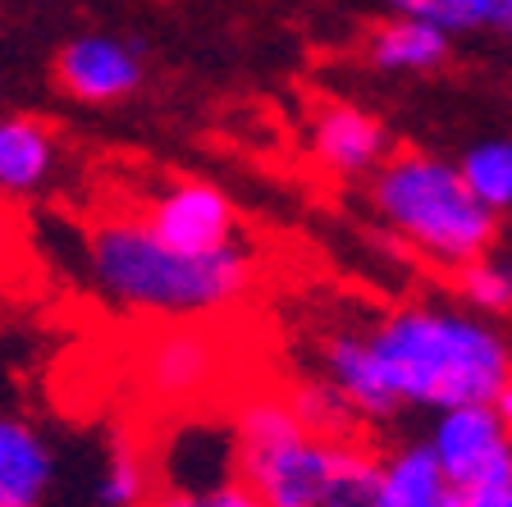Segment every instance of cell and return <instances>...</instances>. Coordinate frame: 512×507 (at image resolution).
Here are the masks:
<instances>
[{"instance_id": "12", "label": "cell", "mask_w": 512, "mask_h": 507, "mask_svg": "<svg viewBox=\"0 0 512 507\" xmlns=\"http://www.w3.org/2000/svg\"><path fill=\"white\" fill-rule=\"evenodd\" d=\"M448 37L453 32L444 23L426 19V14H398V19H389L384 28L371 32L366 55L384 74H430V69H439L448 60V46H453Z\"/></svg>"}, {"instance_id": "19", "label": "cell", "mask_w": 512, "mask_h": 507, "mask_svg": "<svg viewBox=\"0 0 512 507\" xmlns=\"http://www.w3.org/2000/svg\"><path fill=\"white\" fill-rule=\"evenodd\" d=\"M416 14L448 32H494L512 42V0H416Z\"/></svg>"}, {"instance_id": "1", "label": "cell", "mask_w": 512, "mask_h": 507, "mask_svg": "<svg viewBox=\"0 0 512 507\" xmlns=\"http://www.w3.org/2000/svg\"><path fill=\"white\" fill-rule=\"evenodd\" d=\"M87 275L101 302L151 320H215L243 307L256 288L252 247L183 252L165 243L142 211H110L87 229Z\"/></svg>"}, {"instance_id": "13", "label": "cell", "mask_w": 512, "mask_h": 507, "mask_svg": "<svg viewBox=\"0 0 512 507\" xmlns=\"http://www.w3.org/2000/svg\"><path fill=\"white\" fill-rule=\"evenodd\" d=\"M462 489L444 476L430 444H398L384 453V507H458Z\"/></svg>"}, {"instance_id": "2", "label": "cell", "mask_w": 512, "mask_h": 507, "mask_svg": "<svg viewBox=\"0 0 512 507\" xmlns=\"http://www.w3.org/2000/svg\"><path fill=\"white\" fill-rule=\"evenodd\" d=\"M234 476L266 507H384V453L371 439L302 430L284 389H252L234 416Z\"/></svg>"}, {"instance_id": "5", "label": "cell", "mask_w": 512, "mask_h": 507, "mask_svg": "<svg viewBox=\"0 0 512 507\" xmlns=\"http://www.w3.org/2000/svg\"><path fill=\"white\" fill-rule=\"evenodd\" d=\"M426 444L462 494L512 480V425L499 416L494 402H467V407L435 412Z\"/></svg>"}, {"instance_id": "17", "label": "cell", "mask_w": 512, "mask_h": 507, "mask_svg": "<svg viewBox=\"0 0 512 507\" xmlns=\"http://www.w3.org/2000/svg\"><path fill=\"white\" fill-rule=\"evenodd\" d=\"M462 174L494 215L512 211V138H485L462 151Z\"/></svg>"}, {"instance_id": "8", "label": "cell", "mask_w": 512, "mask_h": 507, "mask_svg": "<svg viewBox=\"0 0 512 507\" xmlns=\"http://www.w3.org/2000/svg\"><path fill=\"white\" fill-rule=\"evenodd\" d=\"M55 83L87 106H115L142 87V55L110 32H83L55 55Z\"/></svg>"}, {"instance_id": "4", "label": "cell", "mask_w": 512, "mask_h": 507, "mask_svg": "<svg viewBox=\"0 0 512 507\" xmlns=\"http://www.w3.org/2000/svg\"><path fill=\"white\" fill-rule=\"evenodd\" d=\"M366 197L375 220L435 270H462L499 238V215L471 192L462 165L430 151H389Z\"/></svg>"}, {"instance_id": "21", "label": "cell", "mask_w": 512, "mask_h": 507, "mask_svg": "<svg viewBox=\"0 0 512 507\" xmlns=\"http://www.w3.org/2000/svg\"><path fill=\"white\" fill-rule=\"evenodd\" d=\"M458 507H512V480H503V485H485V489H471V494H462Z\"/></svg>"}, {"instance_id": "3", "label": "cell", "mask_w": 512, "mask_h": 507, "mask_svg": "<svg viewBox=\"0 0 512 507\" xmlns=\"http://www.w3.org/2000/svg\"><path fill=\"white\" fill-rule=\"evenodd\" d=\"M371 352L398 412L494 402L512 380V348L480 311L398 307L371 329Z\"/></svg>"}, {"instance_id": "6", "label": "cell", "mask_w": 512, "mask_h": 507, "mask_svg": "<svg viewBox=\"0 0 512 507\" xmlns=\"http://www.w3.org/2000/svg\"><path fill=\"white\" fill-rule=\"evenodd\" d=\"M224 370V348L211 329H202L197 320H170L165 329H156L147 348H142V384L156 393L160 402H197L211 393V384Z\"/></svg>"}, {"instance_id": "15", "label": "cell", "mask_w": 512, "mask_h": 507, "mask_svg": "<svg viewBox=\"0 0 512 507\" xmlns=\"http://www.w3.org/2000/svg\"><path fill=\"white\" fill-rule=\"evenodd\" d=\"M288 407L302 421V430L311 434H330V439H362L371 434L366 416L357 412V402L330 380V375H311V380L284 384Z\"/></svg>"}, {"instance_id": "16", "label": "cell", "mask_w": 512, "mask_h": 507, "mask_svg": "<svg viewBox=\"0 0 512 507\" xmlns=\"http://www.w3.org/2000/svg\"><path fill=\"white\" fill-rule=\"evenodd\" d=\"M156 466H151V457L142 453L138 444H128V439H119L115 448H110L106 466H101V480H96V503L101 507H147L151 494H156Z\"/></svg>"}, {"instance_id": "18", "label": "cell", "mask_w": 512, "mask_h": 507, "mask_svg": "<svg viewBox=\"0 0 512 507\" xmlns=\"http://www.w3.org/2000/svg\"><path fill=\"white\" fill-rule=\"evenodd\" d=\"M462 302L480 316H508L512 311V256H480V261L453 270Z\"/></svg>"}, {"instance_id": "7", "label": "cell", "mask_w": 512, "mask_h": 507, "mask_svg": "<svg viewBox=\"0 0 512 507\" xmlns=\"http://www.w3.org/2000/svg\"><path fill=\"white\" fill-rule=\"evenodd\" d=\"M142 220L183 252H224V247L243 243L238 238V211L215 183L179 179L160 188L147 206H138Z\"/></svg>"}, {"instance_id": "22", "label": "cell", "mask_w": 512, "mask_h": 507, "mask_svg": "<svg viewBox=\"0 0 512 507\" xmlns=\"http://www.w3.org/2000/svg\"><path fill=\"white\" fill-rule=\"evenodd\" d=\"M494 407H499V416L512 425V380L503 384V393H499V398H494Z\"/></svg>"}, {"instance_id": "9", "label": "cell", "mask_w": 512, "mask_h": 507, "mask_svg": "<svg viewBox=\"0 0 512 507\" xmlns=\"http://www.w3.org/2000/svg\"><path fill=\"white\" fill-rule=\"evenodd\" d=\"M307 156L330 179H371L389 160V133L371 110L334 101V106L316 110V119H311Z\"/></svg>"}, {"instance_id": "11", "label": "cell", "mask_w": 512, "mask_h": 507, "mask_svg": "<svg viewBox=\"0 0 512 507\" xmlns=\"http://www.w3.org/2000/svg\"><path fill=\"white\" fill-rule=\"evenodd\" d=\"M320 375H330L366 416V425H389L398 421V402L384 389V375L375 366L371 338L366 329H334L320 338Z\"/></svg>"}, {"instance_id": "20", "label": "cell", "mask_w": 512, "mask_h": 507, "mask_svg": "<svg viewBox=\"0 0 512 507\" xmlns=\"http://www.w3.org/2000/svg\"><path fill=\"white\" fill-rule=\"evenodd\" d=\"M147 507H266V503L256 498L252 485H243L238 476H229V480H215V485H202V489L160 485Z\"/></svg>"}, {"instance_id": "10", "label": "cell", "mask_w": 512, "mask_h": 507, "mask_svg": "<svg viewBox=\"0 0 512 507\" xmlns=\"http://www.w3.org/2000/svg\"><path fill=\"white\" fill-rule=\"evenodd\" d=\"M55 485V448L28 416L0 412V507H46Z\"/></svg>"}, {"instance_id": "23", "label": "cell", "mask_w": 512, "mask_h": 507, "mask_svg": "<svg viewBox=\"0 0 512 507\" xmlns=\"http://www.w3.org/2000/svg\"><path fill=\"white\" fill-rule=\"evenodd\" d=\"M398 14H416V0H389Z\"/></svg>"}, {"instance_id": "14", "label": "cell", "mask_w": 512, "mask_h": 507, "mask_svg": "<svg viewBox=\"0 0 512 507\" xmlns=\"http://www.w3.org/2000/svg\"><path fill=\"white\" fill-rule=\"evenodd\" d=\"M55 169V138L42 119L32 115H0V192L28 197Z\"/></svg>"}]
</instances>
